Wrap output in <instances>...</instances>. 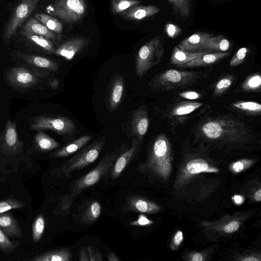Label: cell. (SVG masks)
I'll return each instance as SVG.
<instances>
[{"label":"cell","mask_w":261,"mask_h":261,"mask_svg":"<svg viewBox=\"0 0 261 261\" xmlns=\"http://www.w3.org/2000/svg\"><path fill=\"white\" fill-rule=\"evenodd\" d=\"M195 135L200 141L228 148H244L255 138L248 124L226 114L206 117L196 127Z\"/></svg>","instance_id":"cell-1"},{"label":"cell","mask_w":261,"mask_h":261,"mask_svg":"<svg viewBox=\"0 0 261 261\" xmlns=\"http://www.w3.org/2000/svg\"><path fill=\"white\" fill-rule=\"evenodd\" d=\"M125 147V145L117 147L112 152L107 153L93 169L69 185L68 192L50 200L59 201L55 208V215H67L74 198L83 191L97 183L111 171L117 158Z\"/></svg>","instance_id":"cell-2"},{"label":"cell","mask_w":261,"mask_h":261,"mask_svg":"<svg viewBox=\"0 0 261 261\" xmlns=\"http://www.w3.org/2000/svg\"><path fill=\"white\" fill-rule=\"evenodd\" d=\"M172 160L170 140L165 134L161 133L153 141L145 161L140 164L137 171L140 173L165 180L171 172Z\"/></svg>","instance_id":"cell-3"},{"label":"cell","mask_w":261,"mask_h":261,"mask_svg":"<svg viewBox=\"0 0 261 261\" xmlns=\"http://www.w3.org/2000/svg\"><path fill=\"white\" fill-rule=\"evenodd\" d=\"M207 76L203 72L171 69L155 75L148 83V86L153 92L172 91L191 86Z\"/></svg>","instance_id":"cell-4"},{"label":"cell","mask_w":261,"mask_h":261,"mask_svg":"<svg viewBox=\"0 0 261 261\" xmlns=\"http://www.w3.org/2000/svg\"><path fill=\"white\" fill-rule=\"evenodd\" d=\"M106 140L105 136L95 140L61 165L53 170L52 174L58 177H70L73 172L86 168L97 159Z\"/></svg>","instance_id":"cell-5"},{"label":"cell","mask_w":261,"mask_h":261,"mask_svg":"<svg viewBox=\"0 0 261 261\" xmlns=\"http://www.w3.org/2000/svg\"><path fill=\"white\" fill-rule=\"evenodd\" d=\"M165 54L164 40L156 36L138 50L136 59V73L140 80L154 66L159 64Z\"/></svg>","instance_id":"cell-6"},{"label":"cell","mask_w":261,"mask_h":261,"mask_svg":"<svg viewBox=\"0 0 261 261\" xmlns=\"http://www.w3.org/2000/svg\"><path fill=\"white\" fill-rule=\"evenodd\" d=\"M30 129L36 130H50L65 139L75 135L78 130L73 121L62 116L39 115L31 121Z\"/></svg>","instance_id":"cell-7"},{"label":"cell","mask_w":261,"mask_h":261,"mask_svg":"<svg viewBox=\"0 0 261 261\" xmlns=\"http://www.w3.org/2000/svg\"><path fill=\"white\" fill-rule=\"evenodd\" d=\"M86 9L84 0H57L46 9L49 15L69 23L82 19Z\"/></svg>","instance_id":"cell-8"},{"label":"cell","mask_w":261,"mask_h":261,"mask_svg":"<svg viewBox=\"0 0 261 261\" xmlns=\"http://www.w3.org/2000/svg\"><path fill=\"white\" fill-rule=\"evenodd\" d=\"M46 72L31 70L18 66L12 67L6 73V79L9 85L18 90H25L37 85L40 79L48 75Z\"/></svg>","instance_id":"cell-9"},{"label":"cell","mask_w":261,"mask_h":261,"mask_svg":"<svg viewBox=\"0 0 261 261\" xmlns=\"http://www.w3.org/2000/svg\"><path fill=\"white\" fill-rule=\"evenodd\" d=\"M40 0H20L7 23L3 33L5 41L9 40L17 29L25 21L35 10Z\"/></svg>","instance_id":"cell-10"},{"label":"cell","mask_w":261,"mask_h":261,"mask_svg":"<svg viewBox=\"0 0 261 261\" xmlns=\"http://www.w3.org/2000/svg\"><path fill=\"white\" fill-rule=\"evenodd\" d=\"M203 103L196 101H182L176 102L162 111V116L171 126L184 124L191 114L199 109Z\"/></svg>","instance_id":"cell-11"},{"label":"cell","mask_w":261,"mask_h":261,"mask_svg":"<svg viewBox=\"0 0 261 261\" xmlns=\"http://www.w3.org/2000/svg\"><path fill=\"white\" fill-rule=\"evenodd\" d=\"M23 145V142L18 138L16 124L8 119L0 134V151L14 156L20 152Z\"/></svg>","instance_id":"cell-12"},{"label":"cell","mask_w":261,"mask_h":261,"mask_svg":"<svg viewBox=\"0 0 261 261\" xmlns=\"http://www.w3.org/2000/svg\"><path fill=\"white\" fill-rule=\"evenodd\" d=\"M189 159L184 165L185 167L179 174L178 180L186 182L196 175L201 173H218L219 169L213 166L204 157L198 153L189 155Z\"/></svg>","instance_id":"cell-13"},{"label":"cell","mask_w":261,"mask_h":261,"mask_svg":"<svg viewBox=\"0 0 261 261\" xmlns=\"http://www.w3.org/2000/svg\"><path fill=\"white\" fill-rule=\"evenodd\" d=\"M149 124L147 107L141 106L135 110L132 115L129 124L131 135L142 142L148 130Z\"/></svg>","instance_id":"cell-14"},{"label":"cell","mask_w":261,"mask_h":261,"mask_svg":"<svg viewBox=\"0 0 261 261\" xmlns=\"http://www.w3.org/2000/svg\"><path fill=\"white\" fill-rule=\"evenodd\" d=\"M141 142L134 139L131 146L127 149L125 147L117 158L111 170V176L113 179L118 177L138 152Z\"/></svg>","instance_id":"cell-15"},{"label":"cell","mask_w":261,"mask_h":261,"mask_svg":"<svg viewBox=\"0 0 261 261\" xmlns=\"http://www.w3.org/2000/svg\"><path fill=\"white\" fill-rule=\"evenodd\" d=\"M125 89L123 77L119 72L114 75L110 85L108 98V108L110 112L115 111L120 105Z\"/></svg>","instance_id":"cell-16"},{"label":"cell","mask_w":261,"mask_h":261,"mask_svg":"<svg viewBox=\"0 0 261 261\" xmlns=\"http://www.w3.org/2000/svg\"><path fill=\"white\" fill-rule=\"evenodd\" d=\"M125 209L127 211L146 214H154L161 210L156 203L145 198L132 195L126 200Z\"/></svg>","instance_id":"cell-17"},{"label":"cell","mask_w":261,"mask_h":261,"mask_svg":"<svg viewBox=\"0 0 261 261\" xmlns=\"http://www.w3.org/2000/svg\"><path fill=\"white\" fill-rule=\"evenodd\" d=\"M101 214V206L96 200L86 201L79 208L76 221L81 224H91L95 221Z\"/></svg>","instance_id":"cell-18"},{"label":"cell","mask_w":261,"mask_h":261,"mask_svg":"<svg viewBox=\"0 0 261 261\" xmlns=\"http://www.w3.org/2000/svg\"><path fill=\"white\" fill-rule=\"evenodd\" d=\"M14 56L25 63L35 68L54 72L59 69V65L56 62L44 57L23 53L19 51H16Z\"/></svg>","instance_id":"cell-19"},{"label":"cell","mask_w":261,"mask_h":261,"mask_svg":"<svg viewBox=\"0 0 261 261\" xmlns=\"http://www.w3.org/2000/svg\"><path fill=\"white\" fill-rule=\"evenodd\" d=\"M87 43V40L84 38H74L62 44L56 49L54 54L70 61L85 46Z\"/></svg>","instance_id":"cell-20"},{"label":"cell","mask_w":261,"mask_h":261,"mask_svg":"<svg viewBox=\"0 0 261 261\" xmlns=\"http://www.w3.org/2000/svg\"><path fill=\"white\" fill-rule=\"evenodd\" d=\"M213 34L206 32H196L182 40L177 47L189 52H198L199 48Z\"/></svg>","instance_id":"cell-21"},{"label":"cell","mask_w":261,"mask_h":261,"mask_svg":"<svg viewBox=\"0 0 261 261\" xmlns=\"http://www.w3.org/2000/svg\"><path fill=\"white\" fill-rule=\"evenodd\" d=\"M0 229L11 238H22V232L17 221L11 213L7 212L0 214Z\"/></svg>","instance_id":"cell-22"},{"label":"cell","mask_w":261,"mask_h":261,"mask_svg":"<svg viewBox=\"0 0 261 261\" xmlns=\"http://www.w3.org/2000/svg\"><path fill=\"white\" fill-rule=\"evenodd\" d=\"M92 139L91 135H85L70 142L50 154L55 158H64L70 155L85 146Z\"/></svg>","instance_id":"cell-23"},{"label":"cell","mask_w":261,"mask_h":261,"mask_svg":"<svg viewBox=\"0 0 261 261\" xmlns=\"http://www.w3.org/2000/svg\"><path fill=\"white\" fill-rule=\"evenodd\" d=\"M160 9L153 6H137L131 8L121 14L122 17L126 20L140 21L156 14Z\"/></svg>","instance_id":"cell-24"},{"label":"cell","mask_w":261,"mask_h":261,"mask_svg":"<svg viewBox=\"0 0 261 261\" xmlns=\"http://www.w3.org/2000/svg\"><path fill=\"white\" fill-rule=\"evenodd\" d=\"M22 30L57 41L59 36L50 31L35 17L30 18L24 24Z\"/></svg>","instance_id":"cell-25"},{"label":"cell","mask_w":261,"mask_h":261,"mask_svg":"<svg viewBox=\"0 0 261 261\" xmlns=\"http://www.w3.org/2000/svg\"><path fill=\"white\" fill-rule=\"evenodd\" d=\"M229 47V41L224 36L218 35L211 36L206 40L199 48L198 52H225Z\"/></svg>","instance_id":"cell-26"},{"label":"cell","mask_w":261,"mask_h":261,"mask_svg":"<svg viewBox=\"0 0 261 261\" xmlns=\"http://www.w3.org/2000/svg\"><path fill=\"white\" fill-rule=\"evenodd\" d=\"M72 252L69 248H64L39 254L30 259L32 261H70Z\"/></svg>","instance_id":"cell-27"},{"label":"cell","mask_w":261,"mask_h":261,"mask_svg":"<svg viewBox=\"0 0 261 261\" xmlns=\"http://www.w3.org/2000/svg\"><path fill=\"white\" fill-rule=\"evenodd\" d=\"M20 34L29 42L40 49L47 54H54L56 49L49 39L23 30L21 31Z\"/></svg>","instance_id":"cell-28"},{"label":"cell","mask_w":261,"mask_h":261,"mask_svg":"<svg viewBox=\"0 0 261 261\" xmlns=\"http://www.w3.org/2000/svg\"><path fill=\"white\" fill-rule=\"evenodd\" d=\"M207 53H211L209 51L189 52L175 46L171 56L170 63L172 65L184 67L187 63Z\"/></svg>","instance_id":"cell-29"},{"label":"cell","mask_w":261,"mask_h":261,"mask_svg":"<svg viewBox=\"0 0 261 261\" xmlns=\"http://www.w3.org/2000/svg\"><path fill=\"white\" fill-rule=\"evenodd\" d=\"M229 55L228 52H215L205 54L187 63L184 67H199L214 64Z\"/></svg>","instance_id":"cell-30"},{"label":"cell","mask_w":261,"mask_h":261,"mask_svg":"<svg viewBox=\"0 0 261 261\" xmlns=\"http://www.w3.org/2000/svg\"><path fill=\"white\" fill-rule=\"evenodd\" d=\"M34 142L37 149L43 152L55 149L60 146V143L41 130L35 135Z\"/></svg>","instance_id":"cell-31"},{"label":"cell","mask_w":261,"mask_h":261,"mask_svg":"<svg viewBox=\"0 0 261 261\" xmlns=\"http://www.w3.org/2000/svg\"><path fill=\"white\" fill-rule=\"evenodd\" d=\"M239 111L251 116H259L261 113L260 103L251 101H238L231 104Z\"/></svg>","instance_id":"cell-32"},{"label":"cell","mask_w":261,"mask_h":261,"mask_svg":"<svg viewBox=\"0 0 261 261\" xmlns=\"http://www.w3.org/2000/svg\"><path fill=\"white\" fill-rule=\"evenodd\" d=\"M34 17L54 33L60 34L62 32L63 25L61 22L55 17L39 13L35 14Z\"/></svg>","instance_id":"cell-33"},{"label":"cell","mask_w":261,"mask_h":261,"mask_svg":"<svg viewBox=\"0 0 261 261\" xmlns=\"http://www.w3.org/2000/svg\"><path fill=\"white\" fill-rule=\"evenodd\" d=\"M261 87V76L256 73L248 76L242 84L241 88L247 92H259Z\"/></svg>","instance_id":"cell-34"},{"label":"cell","mask_w":261,"mask_h":261,"mask_svg":"<svg viewBox=\"0 0 261 261\" xmlns=\"http://www.w3.org/2000/svg\"><path fill=\"white\" fill-rule=\"evenodd\" d=\"M138 0H111L112 12L115 14H122L131 8L138 6Z\"/></svg>","instance_id":"cell-35"},{"label":"cell","mask_w":261,"mask_h":261,"mask_svg":"<svg viewBox=\"0 0 261 261\" xmlns=\"http://www.w3.org/2000/svg\"><path fill=\"white\" fill-rule=\"evenodd\" d=\"M173 9L183 19L187 18L190 13L191 0H168Z\"/></svg>","instance_id":"cell-36"},{"label":"cell","mask_w":261,"mask_h":261,"mask_svg":"<svg viewBox=\"0 0 261 261\" xmlns=\"http://www.w3.org/2000/svg\"><path fill=\"white\" fill-rule=\"evenodd\" d=\"M234 79L233 75L231 74L221 77L215 85L213 96L218 97L224 94L232 85Z\"/></svg>","instance_id":"cell-37"},{"label":"cell","mask_w":261,"mask_h":261,"mask_svg":"<svg viewBox=\"0 0 261 261\" xmlns=\"http://www.w3.org/2000/svg\"><path fill=\"white\" fill-rule=\"evenodd\" d=\"M45 221L44 216L38 215L32 225V239L35 243H38L41 239L44 232Z\"/></svg>","instance_id":"cell-38"},{"label":"cell","mask_w":261,"mask_h":261,"mask_svg":"<svg viewBox=\"0 0 261 261\" xmlns=\"http://www.w3.org/2000/svg\"><path fill=\"white\" fill-rule=\"evenodd\" d=\"M25 204L17 200L9 198L0 200V214L13 209L23 207Z\"/></svg>","instance_id":"cell-39"},{"label":"cell","mask_w":261,"mask_h":261,"mask_svg":"<svg viewBox=\"0 0 261 261\" xmlns=\"http://www.w3.org/2000/svg\"><path fill=\"white\" fill-rule=\"evenodd\" d=\"M254 160L243 159L233 162L229 166L230 171L233 173L237 174L249 168L254 163Z\"/></svg>","instance_id":"cell-40"},{"label":"cell","mask_w":261,"mask_h":261,"mask_svg":"<svg viewBox=\"0 0 261 261\" xmlns=\"http://www.w3.org/2000/svg\"><path fill=\"white\" fill-rule=\"evenodd\" d=\"M17 245L9 240L8 236L0 229V249L3 252L9 254L17 248Z\"/></svg>","instance_id":"cell-41"},{"label":"cell","mask_w":261,"mask_h":261,"mask_svg":"<svg viewBox=\"0 0 261 261\" xmlns=\"http://www.w3.org/2000/svg\"><path fill=\"white\" fill-rule=\"evenodd\" d=\"M248 51L249 49L246 47L240 48L231 58L229 65L231 67H235L242 64L245 60Z\"/></svg>","instance_id":"cell-42"},{"label":"cell","mask_w":261,"mask_h":261,"mask_svg":"<svg viewBox=\"0 0 261 261\" xmlns=\"http://www.w3.org/2000/svg\"><path fill=\"white\" fill-rule=\"evenodd\" d=\"M165 31L167 35L172 38L177 37L181 33V30L178 25L171 23L166 24Z\"/></svg>","instance_id":"cell-43"},{"label":"cell","mask_w":261,"mask_h":261,"mask_svg":"<svg viewBox=\"0 0 261 261\" xmlns=\"http://www.w3.org/2000/svg\"><path fill=\"white\" fill-rule=\"evenodd\" d=\"M89 257V261H102V255L98 250L92 245H88L86 247Z\"/></svg>","instance_id":"cell-44"},{"label":"cell","mask_w":261,"mask_h":261,"mask_svg":"<svg viewBox=\"0 0 261 261\" xmlns=\"http://www.w3.org/2000/svg\"><path fill=\"white\" fill-rule=\"evenodd\" d=\"M153 223V222L149 219L146 216L143 214L138 216L137 220L131 221L129 225L132 226H144L150 225Z\"/></svg>","instance_id":"cell-45"},{"label":"cell","mask_w":261,"mask_h":261,"mask_svg":"<svg viewBox=\"0 0 261 261\" xmlns=\"http://www.w3.org/2000/svg\"><path fill=\"white\" fill-rule=\"evenodd\" d=\"M240 226V222L237 220L231 221L226 224L223 228L226 233H231L238 230Z\"/></svg>","instance_id":"cell-46"},{"label":"cell","mask_w":261,"mask_h":261,"mask_svg":"<svg viewBox=\"0 0 261 261\" xmlns=\"http://www.w3.org/2000/svg\"><path fill=\"white\" fill-rule=\"evenodd\" d=\"M178 95L186 99L197 100L202 97V95L197 91H186L178 94Z\"/></svg>","instance_id":"cell-47"},{"label":"cell","mask_w":261,"mask_h":261,"mask_svg":"<svg viewBox=\"0 0 261 261\" xmlns=\"http://www.w3.org/2000/svg\"><path fill=\"white\" fill-rule=\"evenodd\" d=\"M184 239L182 232L180 230L177 231L173 238V244L174 246H178L180 245Z\"/></svg>","instance_id":"cell-48"},{"label":"cell","mask_w":261,"mask_h":261,"mask_svg":"<svg viewBox=\"0 0 261 261\" xmlns=\"http://www.w3.org/2000/svg\"><path fill=\"white\" fill-rule=\"evenodd\" d=\"M79 260L80 261H89V257L87 252V248L85 246H82L79 254Z\"/></svg>","instance_id":"cell-49"},{"label":"cell","mask_w":261,"mask_h":261,"mask_svg":"<svg viewBox=\"0 0 261 261\" xmlns=\"http://www.w3.org/2000/svg\"><path fill=\"white\" fill-rule=\"evenodd\" d=\"M190 260L192 261H202L204 260L203 255L198 252L193 253L190 257Z\"/></svg>","instance_id":"cell-50"},{"label":"cell","mask_w":261,"mask_h":261,"mask_svg":"<svg viewBox=\"0 0 261 261\" xmlns=\"http://www.w3.org/2000/svg\"><path fill=\"white\" fill-rule=\"evenodd\" d=\"M48 84L50 88L54 90H56L59 88L60 84L57 79L54 78L49 80Z\"/></svg>","instance_id":"cell-51"},{"label":"cell","mask_w":261,"mask_h":261,"mask_svg":"<svg viewBox=\"0 0 261 261\" xmlns=\"http://www.w3.org/2000/svg\"><path fill=\"white\" fill-rule=\"evenodd\" d=\"M108 260L109 261H119L120 259L113 252H110L108 255Z\"/></svg>","instance_id":"cell-52"},{"label":"cell","mask_w":261,"mask_h":261,"mask_svg":"<svg viewBox=\"0 0 261 261\" xmlns=\"http://www.w3.org/2000/svg\"><path fill=\"white\" fill-rule=\"evenodd\" d=\"M240 260L243 261H259L260 258H257V257L254 255H248L244 257L243 258L240 259Z\"/></svg>","instance_id":"cell-53"},{"label":"cell","mask_w":261,"mask_h":261,"mask_svg":"<svg viewBox=\"0 0 261 261\" xmlns=\"http://www.w3.org/2000/svg\"><path fill=\"white\" fill-rule=\"evenodd\" d=\"M253 198L257 202H260L261 200V189L259 188L253 194Z\"/></svg>","instance_id":"cell-54"},{"label":"cell","mask_w":261,"mask_h":261,"mask_svg":"<svg viewBox=\"0 0 261 261\" xmlns=\"http://www.w3.org/2000/svg\"><path fill=\"white\" fill-rule=\"evenodd\" d=\"M233 200L236 204H240L242 203L243 198L240 195H235L233 197Z\"/></svg>","instance_id":"cell-55"}]
</instances>
